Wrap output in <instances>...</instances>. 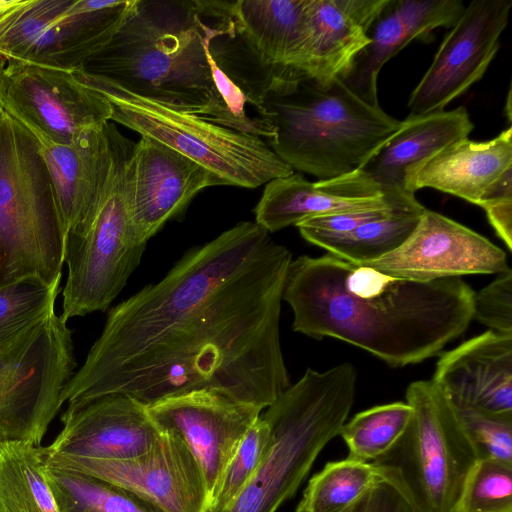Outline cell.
I'll list each match as a JSON object with an SVG mask.
<instances>
[{
  "instance_id": "obj_1",
  "label": "cell",
  "mask_w": 512,
  "mask_h": 512,
  "mask_svg": "<svg viewBox=\"0 0 512 512\" xmlns=\"http://www.w3.org/2000/svg\"><path fill=\"white\" fill-rule=\"evenodd\" d=\"M291 260L255 221L187 251L110 309L62 403L123 394L148 405L211 390L264 410L291 385L280 342Z\"/></svg>"
},
{
  "instance_id": "obj_2",
  "label": "cell",
  "mask_w": 512,
  "mask_h": 512,
  "mask_svg": "<svg viewBox=\"0 0 512 512\" xmlns=\"http://www.w3.org/2000/svg\"><path fill=\"white\" fill-rule=\"evenodd\" d=\"M473 296L461 278L413 281L328 253L291 260L282 300L294 331L335 338L403 367L437 355L466 331Z\"/></svg>"
},
{
  "instance_id": "obj_3",
  "label": "cell",
  "mask_w": 512,
  "mask_h": 512,
  "mask_svg": "<svg viewBox=\"0 0 512 512\" xmlns=\"http://www.w3.org/2000/svg\"><path fill=\"white\" fill-rule=\"evenodd\" d=\"M263 107L275 128L268 146L319 180L357 170L401 125L340 78L323 84L292 69L274 71Z\"/></svg>"
},
{
  "instance_id": "obj_4",
  "label": "cell",
  "mask_w": 512,
  "mask_h": 512,
  "mask_svg": "<svg viewBox=\"0 0 512 512\" xmlns=\"http://www.w3.org/2000/svg\"><path fill=\"white\" fill-rule=\"evenodd\" d=\"M81 69L199 115L212 99L213 83L198 0H137L109 43Z\"/></svg>"
},
{
  "instance_id": "obj_5",
  "label": "cell",
  "mask_w": 512,
  "mask_h": 512,
  "mask_svg": "<svg viewBox=\"0 0 512 512\" xmlns=\"http://www.w3.org/2000/svg\"><path fill=\"white\" fill-rule=\"evenodd\" d=\"M106 133L107 150L96 193L66 239L67 279L60 315L66 322L105 311L140 264L147 244L132 211L135 143L110 122Z\"/></svg>"
},
{
  "instance_id": "obj_6",
  "label": "cell",
  "mask_w": 512,
  "mask_h": 512,
  "mask_svg": "<svg viewBox=\"0 0 512 512\" xmlns=\"http://www.w3.org/2000/svg\"><path fill=\"white\" fill-rule=\"evenodd\" d=\"M356 378L350 363L324 372L308 368L265 408L261 415L271 429L269 449L250 482L221 512H276L290 499L347 421Z\"/></svg>"
},
{
  "instance_id": "obj_7",
  "label": "cell",
  "mask_w": 512,
  "mask_h": 512,
  "mask_svg": "<svg viewBox=\"0 0 512 512\" xmlns=\"http://www.w3.org/2000/svg\"><path fill=\"white\" fill-rule=\"evenodd\" d=\"M3 103V102H2ZM64 230L53 181L39 148L0 110V286L24 279L61 281Z\"/></svg>"
},
{
  "instance_id": "obj_8",
  "label": "cell",
  "mask_w": 512,
  "mask_h": 512,
  "mask_svg": "<svg viewBox=\"0 0 512 512\" xmlns=\"http://www.w3.org/2000/svg\"><path fill=\"white\" fill-rule=\"evenodd\" d=\"M73 73L110 102L111 120L184 154L215 173L228 186L257 188L295 172L259 137L139 96L81 68L74 69Z\"/></svg>"
},
{
  "instance_id": "obj_9",
  "label": "cell",
  "mask_w": 512,
  "mask_h": 512,
  "mask_svg": "<svg viewBox=\"0 0 512 512\" xmlns=\"http://www.w3.org/2000/svg\"><path fill=\"white\" fill-rule=\"evenodd\" d=\"M406 402L413 410L407 430L372 463L414 512H454L476 451L454 406L432 380L410 383Z\"/></svg>"
},
{
  "instance_id": "obj_10",
  "label": "cell",
  "mask_w": 512,
  "mask_h": 512,
  "mask_svg": "<svg viewBox=\"0 0 512 512\" xmlns=\"http://www.w3.org/2000/svg\"><path fill=\"white\" fill-rule=\"evenodd\" d=\"M76 365L72 331L56 312L0 354V444L40 446Z\"/></svg>"
},
{
  "instance_id": "obj_11",
  "label": "cell",
  "mask_w": 512,
  "mask_h": 512,
  "mask_svg": "<svg viewBox=\"0 0 512 512\" xmlns=\"http://www.w3.org/2000/svg\"><path fill=\"white\" fill-rule=\"evenodd\" d=\"M199 7L213 83L212 99L199 115L267 143L274 137L275 128L263 99L275 70L266 66L237 33L229 1H210Z\"/></svg>"
},
{
  "instance_id": "obj_12",
  "label": "cell",
  "mask_w": 512,
  "mask_h": 512,
  "mask_svg": "<svg viewBox=\"0 0 512 512\" xmlns=\"http://www.w3.org/2000/svg\"><path fill=\"white\" fill-rule=\"evenodd\" d=\"M162 433L153 449L132 458L43 453L44 462L121 486L164 512H207L209 497L197 461L182 439L169 432Z\"/></svg>"
},
{
  "instance_id": "obj_13",
  "label": "cell",
  "mask_w": 512,
  "mask_h": 512,
  "mask_svg": "<svg viewBox=\"0 0 512 512\" xmlns=\"http://www.w3.org/2000/svg\"><path fill=\"white\" fill-rule=\"evenodd\" d=\"M511 8V0H473L465 6L412 91L410 116L444 111L483 77L499 50Z\"/></svg>"
},
{
  "instance_id": "obj_14",
  "label": "cell",
  "mask_w": 512,
  "mask_h": 512,
  "mask_svg": "<svg viewBox=\"0 0 512 512\" xmlns=\"http://www.w3.org/2000/svg\"><path fill=\"white\" fill-rule=\"evenodd\" d=\"M0 86L3 104L63 143L108 123L112 105L73 70L28 61H5Z\"/></svg>"
},
{
  "instance_id": "obj_15",
  "label": "cell",
  "mask_w": 512,
  "mask_h": 512,
  "mask_svg": "<svg viewBox=\"0 0 512 512\" xmlns=\"http://www.w3.org/2000/svg\"><path fill=\"white\" fill-rule=\"evenodd\" d=\"M162 432L184 441L204 478L209 504L247 431L263 409L211 390L168 396L146 405Z\"/></svg>"
},
{
  "instance_id": "obj_16",
  "label": "cell",
  "mask_w": 512,
  "mask_h": 512,
  "mask_svg": "<svg viewBox=\"0 0 512 512\" xmlns=\"http://www.w3.org/2000/svg\"><path fill=\"white\" fill-rule=\"evenodd\" d=\"M362 265L420 282L499 274L510 268L506 253L489 239L428 209L399 248Z\"/></svg>"
},
{
  "instance_id": "obj_17",
  "label": "cell",
  "mask_w": 512,
  "mask_h": 512,
  "mask_svg": "<svg viewBox=\"0 0 512 512\" xmlns=\"http://www.w3.org/2000/svg\"><path fill=\"white\" fill-rule=\"evenodd\" d=\"M62 429L45 455L126 459L142 455L160 441L162 431L146 405L123 394H110L68 403Z\"/></svg>"
},
{
  "instance_id": "obj_18",
  "label": "cell",
  "mask_w": 512,
  "mask_h": 512,
  "mask_svg": "<svg viewBox=\"0 0 512 512\" xmlns=\"http://www.w3.org/2000/svg\"><path fill=\"white\" fill-rule=\"evenodd\" d=\"M226 185L215 173L148 136L134 145L132 211L137 231L148 242L182 213L203 189Z\"/></svg>"
},
{
  "instance_id": "obj_19",
  "label": "cell",
  "mask_w": 512,
  "mask_h": 512,
  "mask_svg": "<svg viewBox=\"0 0 512 512\" xmlns=\"http://www.w3.org/2000/svg\"><path fill=\"white\" fill-rule=\"evenodd\" d=\"M411 194L385 193L359 169L316 182L294 172L265 184L255 222L272 233L318 216L385 206Z\"/></svg>"
},
{
  "instance_id": "obj_20",
  "label": "cell",
  "mask_w": 512,
  "mask_h": 512,
  "mask_svg": "<svg viewBox=\"0 0 512 512\" xmlns=\"http://www.w3.org/2000/svg\"><path fill=\"white\" fill-rule=\"evenodd\" d=\"M461 0H386L367 30L369 44L338 78L356 96L378 105L381 68L407 44L423 41L439 27L452 28L464 12Z\"/></svg>"
},
{
  "instance_id": "obj_21",
  "label": "cell",
  "mask_w": 512,
  "mask_h": 512,
  "mask_svg": "<svg viewBox=\"0 0 512 512\" xmlns=\"http://www.w3.org/2000/svg\"><path fill=\"white\" fill-rule=\"evenodd\" d=\"M431 380L455 408L512 413V334L489 330L444 352Z\"/></svg>"
},
{
  "instance_id": "obj_22",
  "label": "cell",
  "mask_w": 512,
  "mask_h": 512,
  "mask_svg": "<svg viewBox=\"0 0 512 512\" xmlns=\"http://www.w3.org/2000/svg\"><path fill=\"white\" fill-rule=\"evenodd\" d=\"M386 0H305L293 70L320 83L340 77L369 44L367 30Z\"/></svg>"
},
{
  "instance_id": "obj_23",
  "label": "cell",
  "mask_w": 512,
  "mask_h": 512,
  "mask_svg": "<svg viewBox=\"0 0 512 512\" xmlns=\"http://www.w3.org/2000/svg\"><path fill=\"white\" fill-rule=\"evenodd\" d=\"M512 170V128L483 142L463 138L409 167L404 188H422L459 197L479 205L487 192Z\"/></svg>"
},
{
  "instance_id": "obj_24",
  "label": "cell",
  "mask_w": 512,
  "mask_h": 512,
  "mask_svg": "<svg viewBox=\"0 0 512 512\" xmlns=\"http://www.w3.org/2000/svg\"><path fill=\"white\" fill-rule=\"evenodd\" d=\"M3 107L25 127L39 148L53 181L67 239L96 193L107 150V123L63 143L15 110Z\"/></svg>"
},
{
  "instance_id": "obj_25",
  "label": "cell",
  "mask_w": 512,
  "mask_h": 512,
  "mask_svg": "<svg viewBox=\"0 0 512 512\" xmlns=\"http://www.w3.org/2000/svg\"><path fill=\"white\" fill-rule=\"evenodd\" d=\"M137 0H73L51 24L25 60L74 70L100 52L127 18Z\"/></svg>"
},
{
  "instance_id": "obj_26",
  "label": "cell",
  "mask_w": 512,
  "mask_h": 512,
  "mask_svg": "<svg viewBox=\"0 0 512 512\" xmlns=\"http://www.w3.org/2000/svg\"><path fill=\"white\" fill-rule=\"evenodd\" d=\"M473 128L464 107L423 116L409 115L358 169L385 193L405 190L404 178L409 167L450 143L467 138Z\"/></svg>"
},
{
  "instance_id": "obj_27",
  "label": "cell",
  "mask_w": 512,
  "mask_h": 512,
  "mask_svg": "<svg viewBox=\"0 0 512 512\" xmlns=\"http://www.w3.org/2000/svg\"><path fill=\"white\" fill-rule=\"evenodd\" d=\"M305 0L229 1L237 33L274 70L292 69L304 28Z\"/></svg>"
},
{
  "instance_id": "obj_28",
  "label": "cell",
  "mask_w": 512,
  "mask_h": 512,
  "mask_svg": "<svg viewBox=\"0 0 512 512\" xmlns=\"http://www.w3.org/2000/svg\"><path fill=\"white\" fill-rule=\"evenodd\" d=\"M41 446L0 444V512H60L46 482Z\"/></svg>"
},
{
  "instance_id": "obj_29",
  "label": "cell",
  "mask_w": 512,
  "mask_h": 512,
  "mask_svg": "<svg viewBox=\"0 0 512 512\" xmlns=\"http://www.w3.org/2000/svg\"><path fill=\"white\" fill-rule=\"evenodd\" d=\"M43 473L60 512H164L137 494L95 476L45 463Z\"/></svg>"
},
{
  "instance_id": "obj_30",
  "label": "cell",
  "mask_w": 512,
  "mask_h": 512,
  "mask_svg": "<svg viewBox=\"0 0 512 512\" xmlns=\"http://www.w3.org/2000/svg\"><path fill=\"white\" fill-rule=\"evenodd\" d=\"M382 481L373 463L349 457L329 462L310 479L295 512H352Z\"/></svg>"
},
{
  "instance_id": "obj_31",
  "label": "cell",
  "mask_w": 512,
  "mask_h": 512,
  "mask_svg": "<svg viewBox=\"0 0 512 512\" xmlns=\"http://www.w3.org/2000/svg\"><path fill=\"white\" fill-rule=\"evenodd\" d=\"M424 211L393 214L342 235L313 237L308 242L349 263L362 265L399 248L412 234Z\"/></svg>"
},
{
  "instance_id": "obj_32",
  "label": "cell",
  "mask_w": 512,
  "mask_h": 512,
  "mask_svg": "<svg viewBox=\"0 0 512 512\" xmlns=\"http://www.w3.org/2000/svg\"><path fill=\"white\" fill-rule=\"evenodd\" d=\"M412 416L407 402L378 405L357 413L339 433L348 447V457L366 463L380 459L404 435Z\"/></svg>"
},
{
  "instance_id": "obj_33",
  "label": "cell",
  "mask_w": 512,
  "mask_h": 512,
  "mask_svg": "<svg viewBox=\"0 0 512 512\" xmlns=\"http://www.w3.org/2000/svg\"><path fill=\"white\" fill-rule=\"evenodd\" d=\"M60 282L24 279L0 286V354L55 313Z\"/></svg>"
},
{
  "instance_id": "obj_34",
  "label": "cell",
  "mask_w": 512,
  "mask_h": 512,
  "mask_svg": "<svg viewBox=\"0 0 512 512\" xmlns=\"http://www.w3.org/2000/svg\"><path fill=\"white\" fill-rule=\"evenodd\" d=\"M73 0H18L0 13V57L23 61L42 33L64 15Z\"/></svg>"
},
{
  "instance_id": "obj_35",
  "label": "cell",
  "mask_w": 512,
  "mask_h": 512,
  "mask_svg": "<svg viewBox=\"0 0 512 512\" xmlns=\"http://www.w3.org/2000/svg\"><path fill=\"white\" fill-rule=\"evenodd\" d=\"M454 512H512V463L478 459L465 478Z\"/></svg>"
},
{
  "instance_id": "obj_36",
  "label": "cell",
  "mask_w": 512,
  "mask_h": 512,
  "mask_svg": "<svg viewBox=\"0 0 512 512\" xmlns=\"http://www.w3.org/2000/svg\"><path fill=\"white\" fill-rule=\"evenodd\" d=\"M270 441V425L260 415L229 461L207 512H221L234 502L263 462Z\"/></svg>"
},
{
  "instance_id": "obj_37",
  "label": "cell",
  "mask_w": 512,
  "mask_h": 512,
  "mask_svg": "<svg viewBox=\"0 0 512 512\" xmlns=\"http://www.w3.org/2000/svg\"><path fill=\"white\" fill-rule=\"evenodd\" d=\"M455 410L478 459L512 463V413H494L473 408Z\"/></svg>"
},
{
  "instance_id": "obj_38",
  "label": "cell",
  "mask_w": 512,
  "mask_h": 512,
  "mask_svg": "<svg viewBox=\"0 0 512 512\" xmlns=\"http://www.w3.org/2000/svg\"><path fill=\"white\" fill-rule=\"evenodd\" d=\"M425 209L418 202L415 195L411 194L381 207L310 218L299 223L296 227L301 236L308 241L313 237L342 235L353 231L367 222L393 214L423 211Z\"/></svg>"
},
{
  "instance_id": "obj_39",
  "label": "cell",
  "mask_w": 512,
  "mask_h": 512,
  "mask_svg": "<svg viewBox=\"0 0 512 512\" xmlns=\"http://www.w3.org/2000/svg\"><path fill=\"white\" fill-rule=\"evenodd\" d=\"M473 319L492 331L512 334V269L497 277L473 296Z\"/></svg>"
},
{
  "instance_id": "obj_40",
  "label": "cell",
  "mask_w": 512,
  "mask_h": 512,
  "mask_svg": "<svg viewBox=\"0 0 512 512\" xmlns=\"http://www.w3.org/2000/svg\"><path fill=\"white\" fill-rule=\"evenodd\" d=\"M497 236L512 250V170L508 171L479 203Z\"/></svg>"
},
{
  "instance_id": "obj_41",
  "label": "cell",
  "mask_w": 512,
  "mask_h": 512,
  "mask_svg": "<svg viewBox=\"0 0 512 512\" xmlns=\"http://www.w3.org/2000/svg\"><path fill=\"white\" fill-rule=\"evenodd\" d=\"M360 512H414L402 495L385 481L379 482L364 499Z\"/></svg>"
},
{
  "instance_id": "obj_42",
  "label": "cell",
  "mask_w": 512,
  "mask_h": 512,
  "mask_svg": "<svg viewBox=\"0 0 512 512\" xmlns=\"http://www.w3.org/2000/svg\"><path fill=\"white\" fill-rule=\"evenodd\" d=\"M4 64H5V60L2 57H0V77H1V71H2ZM2 105H3V103H2V94H1V86H0V110L2 108Z\"/></svg>"
},
{
  "instance_id": "obj_43",
  "label": "cell",
  "mask_w": 512,
  "mask_h": 512,
  "mask_svg": "<svg viewBox=\"0 0 512 512\" xmlns=\"http://www.w3.org/2000/svg\"><path fill=\"white\" fill-rule=\"evenodd\" d=\"M361 505H362V503L355 510H353L352 512H360L361 511Z\"/></svg>"
}]
</instances>
